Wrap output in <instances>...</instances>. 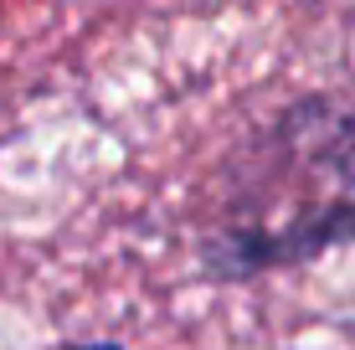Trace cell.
<instances>
[{
	"label": "cell",
	"instance_id": "cell-1",
	"mask_svg": "<svg viewBox=\"0 0 355 350\" xmlns=\"http://www.w3.org/2000/svg\"><path fill=\"white\" fill-rule=\"evenodd\" d=\"M345 243H355V196L288 216L278 227H222L201 243V273L211 283H248L273 268L309 263Z\"/></svg>",
	"mask_w": 355,
	"mask_h": 350
},
{
	"label": "cell",
	"instance_id": "cell-2",
	"mask_svg": "<svg viewBox=\"0 0 355 350\" xmlns=\"http://www.w3.org/2000/svg\"><path fill=\"white\" fill-rule=\"evenodd\" d=\"M62 350H129V345H114V340H88V345H62Z\"/></svg>",
	"mask_w": 355,
	"mask_h": 350
}]
</instances>
